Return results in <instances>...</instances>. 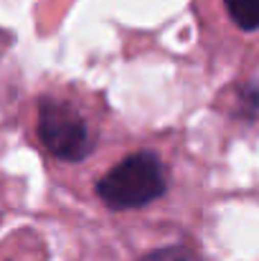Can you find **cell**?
I'll return each mask as SVG.
<instances>
[{
    "label": "cell",
    "mask_w": 259,
    "mask_h": 261,
    "mask_svg": "<svg viewBox=\"0 0 259 261\" xmlns=\"http://www.w3.org/2000/svg\"><path fill=\"white\" fill-rule=\"evenodd\" d=\"M26 132L46 168L61 170L64 182L84 170L94 173L122 142L104 96L84 84H49L26 101Z\"/></svg>",
    "instance_id": "6da1fadb"
},
{
    "label": "cell",
    "mask_w": 259,
    "mask_h": 261,
    "mask_svg": "<svg viewBox=\"0 0 259 261\" xmlns=\"http://www.w3.org/2000/svg\"><path fill=\"white\" fill-rule=\"evenodd\" d=\"M198 38L214 64H259V0H191Z\"/></svg>",
    "instance_id": "3957f363"
},
{
    "label": "cell",
    "mask_w": 259,
    "mask_h": 261,
    "mask_svg": "<svg viewBox=\"0 0 259 261\" xmlns=\"http://www.w3.org/2000/svg\"><path fill=\"white\" fill-rule=\"evenodd\" d=\"M185 163L173 137L122 142L89 175V198L109 216H163L183 203Z\"/></svg>",
    "instance_id": "7a4b0ae2"
}]
</instances>
